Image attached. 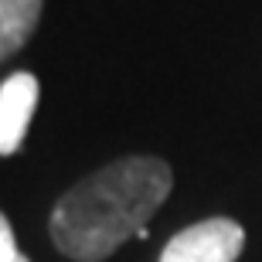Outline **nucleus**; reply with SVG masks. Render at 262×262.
I'll return each instance as SVG.
<instances>
[{
    "label": "nucleus",
    "instance_id": "1",
    "mask_svg": "<svg viewBox=\"0 0 262 262\" xmlns=\"http://www.w3.org/2000/svg\"><path fill=\"white\" fill-rule=\"evenodd\" d=\"M174 187L160 157H123L78 181L51 211V242L75 262H102L136 238Z\"/></svg>",
    "mask_w": 262,
    "mask_h": 262
},
{
    "label": "nucleus",
    "instance_id": "2",
    "mask_svg": "<svg viewBox=\"0 0 262 262\" xmlns=\"http://www.w3.org/2000/svg\"><path fill=\"white\" fill-rule=\"evenodd\" d=\"M245 232L232 218H204L187 225L164 245L160 262H235L242 255Z\"/></svg>",
    "mask_w": 262,
    "mask_h": 262
},
{
    "label": "nucleus",
    "instance_id": "3",
    "mask_svg": "<svg viewBox=\"0 0 262 262\" xmlns=\"http://www.w3.org/2000/svg\"><path fill=\"white\" fill-rule=\"evenodd\" d=\"M34 109H38V78L31 72H14L7 82H0V157L20 150Z\"/></svg>",
    "mask_w": 262,
    "mask_h": 262
},
{
    "label": "nucleus",
    "instance_id": "4",
    "mask_svg": "<svg viewBox=\"0 0 262 262\" xmlns=\"http://www.w3.org/2000/svg\"><path fill=\"white\" fill-rule=\"evenodd\" d=\"M41 17V0H0V61L31 38Z\"/></svg>",
    "mask_w": 262,
    "mask_h": 262
},
{
    "label": "nucleus",
    "instance_id": "5",
    "mask_svg": "<svg viewBox=\"0 0 262 262\" xmlns=\"http://www.w3.org/2000/svg\"><path fill=\"white\" fill-rule=\"evenodd\" d=\"M0 262H28V255L17 249L14 228H10V222H7L4 211H0Z\"/></svg>",
    "mask_w": 262,
    "mask_h": 262
}]
</instances>
